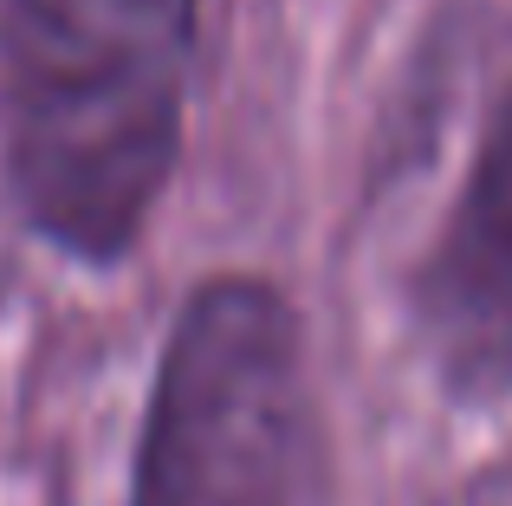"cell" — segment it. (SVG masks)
<instances>
[{"label": "cell", "mask_w": 512, "mask_h": 506, "mask_svg": "<svg viewBox=\"0 0 512 506\" xmlns=\"http://www.w3.org/2000/svg\"><path fill=\"white\" fill-rule=\"evenodd\" d=\"M195 20L201 0H0L7 169L52 247H137L182 150Z\"/></svg>", "instance_id": "1"}, {"label": "cell", "mask_w": 512, "mask_h": 506, "mask_svg": "<svg viewBox=\"0 0 512 506\" xmlns=\"http://www.w3.org/2000/svg\"><path fill=\"white\" fill-rule=\"evenodd\" d=\"M422 338L461 396L512 390V85L415 286Z\"/></svg>", "instance_id": "2"}]
</instances>
